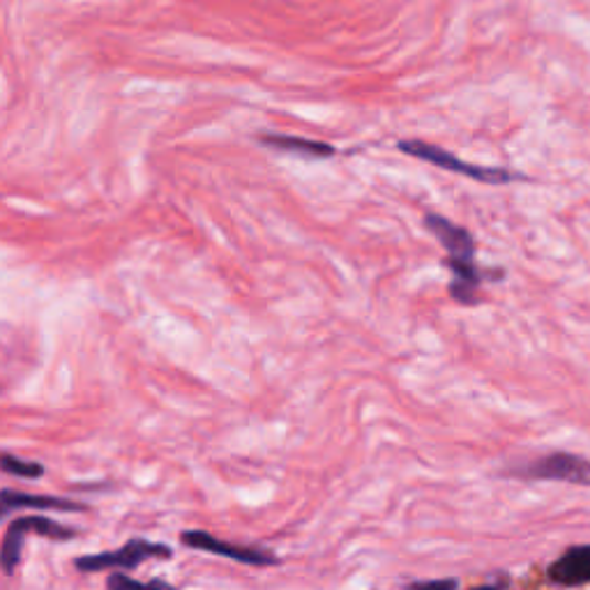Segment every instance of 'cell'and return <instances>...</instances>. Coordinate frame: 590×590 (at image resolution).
Segmentation results:
<instances>
[{
	"label": "cell",
	"mask_w": 590,
	"mask_h": 590,
	"mask_svg": "<svg viewBox=\"0 0 590 590\" xmlns=\"http://www.w3.org/2000/svg\"><path fill=\"white\" fill-rule=\"evenodd\" d=\"M424 224L429 231L439 238V243L447 252L445 263L454 275L452 284H450L452 298L462 305L477 303L482 273L477 271V265H475V240H473V235L464 226L450 222L439 212H426Z\"/></svg>",
	"instance_id": "1"
},
{
	"label": "cell",
	"mask_w": 590,
	"mask_h": 590,
	"mask_svg": "<svg viewBox=\"0 0 590 590\" xmlns=\"http://www.w3.org/2000/svg\"><path fill=\"white\" fill-rule=\"evenodd\" d=\"M397 150L404 152V155H411V157H418V159H424V162H432L439 169H445V171H452V173H460V176L473 178V180L485 182V185H505V182H513V180H521L524 178V176L513 173V171H507V169L480 167V165L462 162V159L457 155H452V152L443 150L441 146L424 144V141H418V139L399 141L397 144Z\"/></svg>",
	"instance_id": "2"
},
{
	"label": "cell",
	"mask_w": 590,
	"mask_h": 590,
	"mask_svg": "<svg viewBox=\"0 0 590 590\" xmlns=\"http://www.w3.org/2000/svg\"><path fill=\"white\" fill-rule=\"evenodd\" d=\"M173 556V551L165 545H157V542H148V540H129L127 545H123L116 551H102L97 556H84V558H76L74 566L76 570L82 572H104V570H134L139 568L144 560L150 558H162L169 560Z\"/></svg>",
	"instance_id": "3"
},
{
	"label": "cell",
	"mask_w": 590,
	"mask_h": 590,
	"mask_svg": "<svg viewBox=\"0 0 590 590\" xmlns=\"http://www.w3.org/2000/svg\"><path fill=\"white\" fill-rule=\"evenodd\" d=\"M25 535H42V538L65 542V540L76 538V530H72L59 521H51L49 517H21V519H17L8 528L3 551H0V568L6 570V575H14V568L19 566V558H21Z\"/></svg>",
	"instance_id": "4"
},
{
	"label": "cell",
	"mask_w": 590,
	"mask_h": 590,
	"mask_svg": "<svg viewBox=\"0 0 590 590\" xmlns=\"http://www.w3.org/2000/svg\"><path fill=\"white\" fill-rule=\"evenodd\" d=\"M513 475L524 480H551L590 487V462L586 457H579V454L551 452L540 460H533L530 464L515 468Z\"/></svg>",
	"instance_id": "5"
},
{
	"label": "cell",
	"mask_w": 590,
	"mask_h": 590,
	"mask_svg": "<svg viewBox=\"0 0 590 590\" xmlns=\"http://www.w3.org/2000/svg\"><path fill=\"white\" fill-rule=\"evenodd\" d=\"M182 545L192 547V549H201V551H210V554H218L224 558H231L235 562H245V566H254V568H265V566H277L280 558L273 556L271 551H263V549H252V547H240V545H231L224 542L220 538H214V535L206 533V530H185L182 533Z\"/></svg>",
	"instance_id": "6"
},
{
	"label": "cell",
	"mask_w": 590,
	"mask_h": 590,
	"mask_svg": "<svg viewBox=\"0 0 590 590\" xmlns=\"http://www.w3.org/2000/svg\"><path fill=\"white\" fill-rule=\"evenodd\" d=\"M547 579L558 586L590 583V545L572 547L560 554L547 568Z\"/></svg>",
	"instance_id": "7"
},
{
	"label": "cell",
	"mask_w": 590,
	"mask_h": 590,
	"mask_svg": "<svg viewBox=\"0 0 590 590\" xmlns=\"http://www.w3.org/2000/svg\"><path fill=\"white\" fill-rule=\"evenodd\" d=\"M21 507H35V509H65V513H74V509H84V505H76L72 501L53 498V496H38V494H23L14 489L0 492V519L8 517L10 509Z\"/></svg>",
	"instance_id": "8"
},
{
	"label": "cell",
	"mask_w": 590,
	"mask_h": 590,
	"mask_svg": "<svg viewBox=\"0 0 590 590\" xmlns=\"http://www.w3.org/2000/svg\"><path fill=\"white\" fill-rule=\"evenodd\" d=\"M261 144L271 146L275 150L282 152H291V155H301V157H333L337 152L335 146L324 144V141H312V139H303V137H288V134H265L261 137Z\"/></svg>",
	"instance_id": "9"
},
{
	"label": "cell",
	"mask_w": 590,
	"mask_h": 590,
	"mask_svg": "<svg viewBox=\"0 0 590 590\" xmlns=\"http://www.w3.org/2000/svg\"><path fill=\"white\" fill-rule=\"evenodd\" d=\"M0 468L10 475H21V477H40L44 475L42 464L38 462H23L12 457V454H0Z\"/></svg>",
	"instance_id": "10"
},
{
	"label": "cell",
	"mask_w": 590,
	"mask_h": 590,
	"mask_svg": "<svg viewBox=\"0 0 590 590\" xmlns=\"http://www.w3.org/2000/svg\"><path fill=\"white\" fill-rule=\"evenodd\" d=\"M129 586H148V583H141V581H137V579H129L127 575H114L112 579H109V588H129Z\"/></svg>",
	"instance_id": "11"
},
{
	"label": "cell",
	"mask_w": 590,
	"mask_h": 590,
	"mask_svg": "<svg viewBox=\"0 0 590 590\" xmlns=\"http://www.w3.org/2000/svg\"><path fill=\"white\" fill-rule=\"evenodd\" d=\"M413 586H452V588H457L460 581H454V579H443V581H415Z\"/></svg>",
	"instance_id": "12"
}]
</instances>
